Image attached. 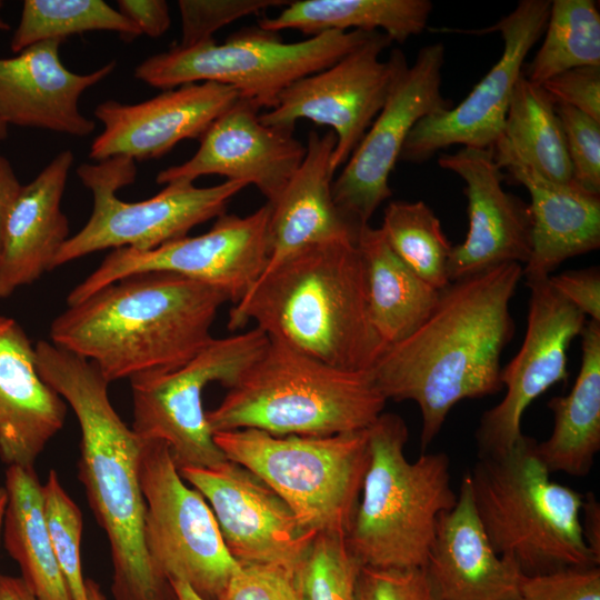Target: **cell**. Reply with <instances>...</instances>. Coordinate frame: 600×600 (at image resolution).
Returning a JSON list of instances; mask_svg holds the SVG:
<instances>
[{"label": "cell", "mask_w": 600, "mask_h": 600, "mask_svg": "<svg viewBox=\"0 0 600 600\" xmlns=\"http://www.w3.org/2000/svg\"><path fill=\"white\" fill-rule=\"evenodd\" d=\"M521 278L522 266L508 262L451 281L428 319L372 367L387 400L419 406L422 449L458 402L502 390L500 360L514 334L510 301Z\"/></svg>", "instance_id": "1"}, {"label": "cell", "mask_w": 600, "mask_h": 600, "mask_svg": "<svg viewBox=\"0 0 600 600\" xmlns=\"http://www.w3.org/2000/svg\"><path fill=\"white\" fill-rule=\"evenodd\" d=\"M228 296L170 272L119 279L68 306L51 322L50 342L91 361L110 383L177 370L212 339Z\"/></svg>", "instance_id": "2"}, {"label": "cell", "mask_w": 600, "mask_h": 600, "mask_svg": "<svg viewBox=\"0 0 600 600\" xmlns=\"http://www.w3.org/2000/svg\"><path fill=\"white\" fill-rule=\"evenodd\" d=\"M34 350L39 374L79 422V480L109 541L114 600H173L170 582L157 573L144 546L139 477L144 439L116 412L109 382L91 361L46 340Z\"/></svg>", "instance_id": "3"}, {"label": "cell", "mask_w": 600, "mask_h": 600, "mask_svg": "<svg viewBox=\"0 0 600 600\" xmlns=\"http://www.w3.org/2000/svg\"><path fill=\"white\" fill-rule=\"evenodd\" d=\"M251 321L270 340L343 370H371L387 349L370 318L356 240L304 247L263 272L230 310L228 329Z\"/></svg>", "instance_id": "4"}, {"label": "cell", "mask_w": 600, "mask_h": 600, "mask_svg": "<svg viewBox=\"0 0 600 600\" xmlns=\"http://www.w3.org/2000/svg\"><path fill=\"white\" fill-rule=\"evenodd\" d=\"M206 411L212 431L258 429L273 436H332L369 428L387 399L371 370L323 363L269 339L260 357Z\"/></svg>", "instance_id": "5"}, {"label": "cell", "mask_w": 600, "mask_h": 600, "mask_svg": "<svg viewBox=\"0 0 600 600\" xmlns=\"http://www.w3.org/2000/svg\"><path fill=\"white\" fill-rule=\"evenodd\" d=\"M369 464L347 544L362 567L424 568L439 518L457 503L444 452L404 456V420L382 412L368 428Z\"/></svg>", "instance_id": "6"}, {"label": "cell", "mask_w": 600, "mask_h": 600, "mask_svg": "<svg viewBox=\"0 0 600 600\" xmlns=\"http://www.w3.org/2000/svg\"><path fill=\"white\" fill-rule=\"evenodd\" d=\"M536 443L523 436L504 453L479 457L467 472L490 544L524 576L599 567L582 534L583 494L551 480Z\"/></svg>", "instance_id": "7"}, {"label": "cell", "mask_w": 600, "mask_h": 600, "mask_svg": "<svg viewBox=\"0 0 600 600\" xmlns=\"http://www.w3.org/2000/svg\"><path fill=\"white\" fill-rule=\"evenodd\" d=\"M213 440L274 490L303 529L347 536L369 464L368 428L332 436L237 429L214 432Z\"/></svg>", "instance_id": "8"}, {"label": "cell", "mask_w": 600, "mask_h": 600, "mask_svg": "<svg viewBox=\"0 0 600 600\" xmlns=\"http://www.w3.org/2000/svg\"><path fill=\"white\" fill-rule=\"evenodd\" d=\"M373 32L327 31L287 43L278 32L250 28L218 44L214 39L146 58L134 77L162 90L187 83L217 82L233 87L260 109H272L279 94L296 81L327 69L367 41Z\"/></svg>", "instance_id": "9"}, {"label": "cell", "mask_w": 600, "mask_h": 600, "mask_svg": "<svg viewBox=\"0 0 600 600\" xmlns=\"http://www.w3.org/2000/svg\"><path fill=\"white\" fill-rule=\"evenodd\" d=\"M77 174L92 194V211L81 230L64 242L53 269L104 249L147 251L183 238L196 226L224 214L231 199L249 186L227 180L202 188L174 181L152 198L127 202L117 191L134 182L133 159L120 156L82 163Z\"/></svg>", "instance_id": "10"}, {"label": "cell", "mask_w": 600, "mask_h": 600, "mask_svg": "<svg viewBox=\"0 0 600 600\" xmlns=\"http://www.w3.org/2000/svg\"><path fill=\"white\" fill-rule=\"evenodd\" d=\"M139 477L143 539L154 570L168 581L186 582L204 600H220L240 564L206 499L184 484L163 441L143 440Z\"/></svg>", "instance_id": "11"}, {"label": "cell", "mask_w": 600, "mask_h": 600, "mask_svg": "<svg viewBox=\"0 0 600 600\" xmlns=\"http://www.w3.org/2000/svg\"><path fill=\"white\" fill-rule=\"evenodd\" d=\"M269 338L260 329L212 339L183 367L130 378L132 430L142 439L168 444L177 469L212 468L227 458L213 440L203 409V391L220 382L230 387L264 351Z\"/></svg>", "instance_id": "12"}, {"label": "cell", "mask_w": 600, "mask_h": 600, "mask_svg": "<svg viewBox=\"0 0 600 600\" xmlns=\"http://www.w3.org/2000/svg\"><path fill=\"white\" fill-rule=\"evenodd\" d=\"M270 212L267 202L246 217L224 213L208 232L186 236L152 250L114 249L70 291L67 304H76L124 277L151 271L207 283L223 291L236 304L268 264Z\"/></svg>", "instance_id": "13"}, {"label": "cell", "mask_w": 600, "mask_h": 600, "mask_svg": "<svg viewBox=\"0 0 600 600\" xmlns=\"http://www.w3.org/2000/svg\"><path fill=\"white\" fill-rule=\"evenodd\" d=\"M391 42L383 32H373L332 66L284 89L276 106L260 114L261 122L294 129L298 120L307 119L330 127L337 138L330 161L334 173L358 147L408 67L399 49L388 60L379 59Z\"/></svg>", "instance_id": "14"}, {"label": "cell", "mask_w": 600, "mask_h": 600, "mask_svg": "<svg viewBox=\"0 0 600 600\" xmlns=\"http://www.w3.org/2000/svg\"><path fill=\"white\" fill-rule=\"evenodd\" d=\"M444 47H422L398 77L382 109L332 182V198L344 220L358 231L392 196L389 177L419 120L449 110L441 93Z\"/></svg>", "instance_id": "15"}, {"label": "cell", "mask_w": 600, "mask_h": 600, "mask_svg": "<svg viewBox=\"0 0 600 600\" xmlns=\"http://www.w3.org/2000/svg\"><path fill=\"white\" fill-rule=\"evenodd\" d=\"M551 1L521 0L493 26L463 33L499 31L503 51L499 61L456 107L422 118L410 131L399 160L420 163L452 144L492 149L503 132L512 92L524 59L544 32Z\"/></svg>", "instance_id": "16"}, {"label": "cell", "mask_w": 600, "mask_h": 600, "mask_svg": "<svg viewBox=\"0 0 600 600\" xmlns=\"http://www.w3.org/2000/svg\"><path fill=\"white\" fill-rule=\"evenodd\" d=\"M530 289L523 342L501 370L507 391L503 399L483 412L476 431L478 456L507 452L524 436L521 418L539 396L568 378V349L581 334L587 317L546 279L526 282Z\"/></svg>", "instance_id": "17"}, {"label": "cell", "mask_w": 600, "mask_h": 600, "mask_svg": "<svg viewBox=\"0 0 600 600\" xmlns=\"http://www.w3.org/2000/svg\"><path fill=\"white\" fill-rule=\"evenodd\" d=\"M209 502L224 544L239 564H276L298 574L316 532L307 531L283 499L243 466L178 470Z\"/></svg>", "instance_id": "18"}, {"label": "cell", "mask_w": 600, "mask_h": 600, "mask_svg": "<svg viewBox=\"0 0 600 600\" xmlns=\"http://www.w3.org/2000/svg\"><path fill=\"white\" fill-rule=\"evenodd\" d=\"M260 108L240 97L199 139V148L186 162L161 170L159 184L193 182L217 174L253 184L272 204L299 168L306 147L293 130L263 124Z\"/></svg>", "instance_id": "19"}, {"label": "cell", "mask_w": 600, "mask_h": 600, "mask_svg": "<svg viewBox=\"0 0 600 600\" xmlns=\"http://www.w3.org/2000/svg\"><path fill=\"white\" fill-rule=\"evenodd\" d=\"M239 98L231 86L197 82L163 90L138 103L103 101L93 111L103 130L92 141L89 158H160L182 140L200 139Z\"/></svg>", "instance_id": "20"}, {"label": "cell", "mask_w": 600, "mask_h": 600, "mask_svg": "<svg viewBox=\"0 0 600 600\" xmlns=\"http://www.w3.org/2000/svg\"><path fill=\"white\" fill-rule=\"evenodd\" d=\"M441 168L464 182L469 228L462 243L452 246L450 281L508 262L527 263L531 254L532 218L529 204L504 191L506 176L492 149L462 147L438 159Z\"/></svg>", "instance_id": "21"}, {"label": "cell", "mask_w": 600, "mask_h": 600, "mask_svg": "<svg viewBox=\"0 0 600 600\" xmlns=\"http://www.w3.org/2000/svg\"><path fill=\"white\" fill-rule=\"evenodd\" d=\"M60 40L32 44L0 58V120L7 124L83 138L96 129L82 114V93L112 73L109 61L89 73L70 71L60 58Z\"/></svg>", "instance_id": "22"}, {"label": "cell", "mask_w": 600, "mask_h": 600, "mask_svg": "<svg viewBox=\"0 0 600 600\" xmlns=\"http://www.w3.org/2000/svg\"><path fill=\"white\" fill-rule=\"evenodd\" d=\"M66 414V401L39 374L27 333L14 319L0 314L1 461L33 467Z\"/></svg>", "instance_id": "23"}, {"label": "cell", "mask_w": 600, "mask_h": 600, "mask_svg": "<svg viewBox=\"0 0 600 600\" xmlns=\"http://www.w3.org/2000/svg\"><path fill=\"white\" fill-rule=\"evenodd\" d=\"M424 570L440 600H521L522 572L490 544L466 473L456 506L442 513Z\"/></svg>", "instance_id": "24"}, {"label": "cell", "mask_w": 600, "mask_h": 600, "mask_svg": "<svg viewBox=\"0 0 600 600\" xmlns=\"http://www.w3.org/2000/svg\"><path fill=\"white\" fill-rule=\"evenodd\" d=\"M73 160L70 150L57 153L21 187L2 232L0 300L53 270V261L70 237L61 201Z\"/></svg>", "instance_id": "25"}, {"label": "cell", "mask_w": 600, "mask_h": 600, "mask_svg": "<svg viewBox=\"0 0 600 600\" xmlns=\"http://www.w3.org/2000/svg\"><path fill=\"white\" fill-rule=\"evenodd\" d=\"M493 158L531 198V254L522 268L526 281L549 278L564 260L599 249L600 194L573 181L548 180L513 158Z\"/></svg>", "instance_id": "26"}, {"label": "cell", "mask_w": 600, "mask_h": 600, "mask_svg": "<svg viewBox=\"0 0 600 600\" xmlns=\"http://www.w3.org/2000/svg\"><path fill=\"white\" fill-rule=\"evenodd\" d=\"M336 143L331 130L323 134L310 131L302 162L278 199L269 203V260L263 272L304 247L340 239L357 241L359 231L344 220L332 198L330 161Z\"/></svg>", "instance_id": "27"}, {"label": "cell", "mask_w": 600, "mask_h": 600, "mask_svg": "<svg viewBox=\"0 0 600 600\" xmlns=\"http://www.w3.org/2000/svg\"><path fill=\"white\" fill-rule=\"evenodd\" d=\"M579 374L569 394L553 397L550 437L536 443L542 463L552 472L587 476L600 450V322L588 320L581 334Z\"/></svg>", "instance_id": "28"}, {"label": "cell", "mask_w": 600, "mask_h": 600, "mask_svg": "<svg viewBox=\"0 0 600 600\" xmlns=\"http://www.w3.org/2000/svg\"><path fill=\"white\" fill-rule=\"evenodd\" d=\"M357 247L364 267L369 313L386 348L413 333L436 308L440 291L393 252L380 228H360Z\"/></svg>", "instance_id": "29"}, {"label": "cell", "mask_w": 600, "mask_h": 600, "mask_svg": "<svg viewBox=\"0 0 600 600\" xmlns=\"http://www.w3.org/2000/svg\"><path fill=\"white\" fill-rule=\"evenodd\" d=\"M2 537L21 579L37 600H72L56 559L43 510L42 484L33 467L9 466Z\"/></svg>", "instance_id": "30"}, {"label": "cell", "mask_w": 600, "mask_h": 600, "mask_svg": "<svg viewBox=\"0 0 600 600\" xmlns=\"http://www.w3.org/2000/svg\"><path fill=\"white\" fill-rule=\"evenodd\" d=\"M431 11L429 0H299L290 1L277 17L261 19L258 27L272 32L294 29L309 37L381 29L391 41L403 43L427 28Z\"/></svg>", "instance_id": "31"}, {"label": "cell", "mask_w": 600, "mask_h": 600, "mask_svg": "<svg viewBox=\"0 0 600 600\" xmlns=\"http://www.w3.org/2000/svg\"><path fill=\"white\" fill-rule=\"evenodd\" d=\"M492 152L493 157L513 158L548 180L559 183L572 181L556 102L523 73L516 83L502 136Z\"/></svg>", "instance_id": "32"}, {"label": "cell", "mask_w": 600, "mask_h": 600, "mask_svg": "<svg viewBox=\"0 0 600 600\" xmlns=\"http://www.w3.org/2000/svg\"><path fill=\"white\" fill-rule=\"evenodd\" d=\"M542 46L526 78L538 86L567 70L600 67V14L593 0H553Z\"/></svg>", "instance_id": "33"}, {"label": "cell", "mask_w": 600, "mask_h": 600, "mask_svg": "<svg viewBox=\"0 0 600 600\" xmlns=\"http://www.w3.org/2000/svg\"><path fill=\"white\" fill-rule=\"evenodd\" d=\"M91 31H111L132 40L138 28L118 9L102 0H24L10 41L12 52L48 40Z\"/></svg>", "instance_id": "34"}, {"label": "cell", "mask_w": 600, "mask_h": 600, "mask_svg": "<svg viewBox=\"0 0 600 600\" xmlns=\"http://www.w3.org/2000/svg\"><path fill=\"white\" fill-rule=\"evenodd\" d=\"M380 229L393 252L419 278L438 290L451 282L448 263L452 244L426 202H389Z\"/></svg>", "instance_id": "35"}, {"label": "cell", "mask_w": 600, "mask_h": 600, "mask_svg": "<svg viewBox=\"0 0 600 600\" xmlns=\"http://www.w3.org/2000/svg\"><path fill=\"white\" fill-rule=\"evenodd\" d=\"M362 566L346 536L319 532L310 544L299 579L304 600H357Z\"/></svg>", "instance_id": "36"}, {"label": "cell", "mask_w": 600, "mask_h": 600, "mask_svg": "<svg viewBox=\"0 0 600 600\" xmlns=\"http://www.w3.org/2000/svg\"><path fill=\"white\" fill-rule=\"evenodd\" d=\"M43 510L56 559L72 600H88L81 571L82 513L63 489L58 473L50 470L42 484Z\"/></svg>", "instance_id": "37"}, {"label": "cell", "mask_w": 600, "mask_h": 600, "mask_svg": "<svg viewBox=\"0 0 600 600\" xmlns=\"http://www.w3.org/2000/svg\"><path fill=\"white\" fill-rule=\"evenodd\" d=\"M283 0H179L181 40L187 48L213 40V33L233 21L270 7L287 6Z\"/></svg>", "instance_id": "38"}, {"label": "cell", "mask_w": 600, "mask_h": 600, "mask_svg": "<svg viewBox=\"0 0 600 600\" xmlns=\"http://www.w3.org/2000/svg\"><path fill=\"white\" fill-rule=\"evenodd\" d=\"M572 168V181L600 194V122L567 104L556 103Z\"/></svg>", "instance_id": "39"}, {"label": "cell", "mask_w": 600, "mask_h": 600, "mask_svg": "<svg viewBox=\"0 0 600 600\" xmlns=\"http://www.w3.org/2000/svg\"><path fill=\"white\" fill-rule=\"evenodd\" d=\"M220 600H304L299 574L276 564H240Z\"/></svg>", "instance_id": "40"}, {"label": "cell", "mask_w": 600, "mask_h": 600, "mask_svg": "<svg viewBox=\"0 0 600 600\" xmlns=\"http://www.w3.org/2000/svg\"><path fill=\"white\" fill-rule=\"evenodd\" d=\"M357 600H440L424 568L382 569L362 567Z\"/></svg>", "instance_id": "41"}, {"label": "cell", "mask_w": 600, "mask_h": 600, "mask_svg": "<svg viewBox=\"0 0 600 600\" xmlns=\"http://www.w3.org/2000/svg\"><path fill=\"white\" fill-rule=\"evenodd\" d=\"M521 600H600L599 567H572L534 576L522 574Z\"/></svg>", "instance_id": "42"}, {"label": "cell", "mask_w": 600, "mask_h": 600, "mask_svg": "<svg viewBox=\"0 0 600 600\" xmlns=\"http://www.w3.org/2000/svg\"><path fill=\"white\" fill-rule=\"evenodd\" d=\"M541 87L556 103L576 108L600 122V67L567 70L548 79Z\"/></svg>", "instance_id": "43"}, {"label": "cell", "mask_w": 600, "mask_h": 600, "mask_svg": "<svg viewBox=\"0 0 600 600\" xmlns=\"http://www.w3.org/2000/svg\"><path fill=\"white\" fill-rule=\"evenodd\" d=\"M549 283L590 320L600 322V270L591 267L549 276Z\"/></svg>", "instance_id": "44"}, {"label": "cell", "mask_w": 600, "mask_h": 600, "mask_svg": "<svg viewBox=\"0 0 600 600\" xmlns=\"http://www.w3.org/2000/svg\"><path fill=\"white\" fill-rule=\"evenodd\" d=\"M118 11L130 20L140 34L159 38L171 24L169 6L163 0H119Z\"/></svg>", "instance_id": "45"}, {"label": "cell", "mask_w": 600, "mask_h": 600, "mask_svg": "<svg viewBox=\"0 0 600 600\" xmlns=\"http://www.w3.org/2000/svg\"><path fill=\"white\" fill-rule=\"evenodd\" d=\"M580 521L583 539L600 561V503L592 493L583 496Z\"/></svg>", "instance_id": "46"}, {"label": "cell", "mask_w": 600, "mask_h": 600, "mask_svg": "<svg viewBox=\"0 0 600 600\" xmlns=\"http://www.w3.org/2000/svg\"><path fill=\"white\" fill-rule=\"evenodd\" d=\"M21 187L11 163L0 153V246L8 213Z\"/></svg>", "instance_id": "47"}, {"label": "cell", "mask_w": 600, "mask_h": 600, "mask_svg": "<svg viewBox=\"0 0 600 600\" xmlns=\"http://www.w3.org/2000/svg\"><path fill=\"white\" fill-rule=\"evenodd\" d=\"M0 600H37L23 580L0 573Z\"/></svg>", "instance_id": "48"}, {"label": "cell", "mask_w": 600, "mask_h": 600, "mask_svg": "<svg viewBox=\"0 0 600 600\" xmlns=\"http://www.w3.org/2000/svg\"><path fill=\"white\" fill-rule=\"evenodd\" d=\"M169 582L173 591V600H204L186 582L180 580H170Z\"/></svg>", "instance_id": "49"}, {"label": "cell", "mask_w": 600, "mask_h": 600, "mask_svg": "<svg viewBox=\"0 0 600 600\" xmlns=\"http://www.w3.org/2000/svg\"><path fill=\"white\" fill-rule=\"evenodd\" d=\"M86 589L88 600H106L100 586L92 579H86Z\"/></svg>", "instance_id": "50"}, {"label": "cell", "mask_w": 600, "mask_h": 600, "mask_svg": "<svg viewBox=\"0 0 600 600\" xmlns=\"http://www.w3.org/2000/svg\"><path fill=\"white\" fill-rule=\"evenodd\" d=\"M7 491L4 487H0V539L2 534L3 516L7 506Z\"/></svg>", "instance_id": "51"}, {"label": "cell", "mask_w": 600, "mask_h": 600, "mask_svg": "<svg viewBox=\"0 0 600 600\" xmlns=\"http://www.w3.org/2000/svg\"><path fill=\"white\" fill-rule=\"evenodd\" d=\"M8 136V126L0 120V140L6 139Z\"/></svg>", "instance_id": "52"}, {"label": "cell", "mask_w": 600, "mask_h": 600, "mask_svg": "<svg viewBox=\"0 0 600 600\" xmlns=\"http://www.w3.org/2000/svg\"><path fill=\"white\" fill-rule=\"evenodd\" d=\"M2 6H3V2L0 1V9L2 8ZM9 29H10V26L8 24V22L0 18V31H7Z\"/></svg>", "instance_id": "53"}]
</instances>
